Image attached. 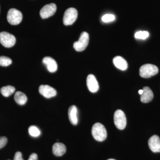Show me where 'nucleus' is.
I'll list each match as a JSON object with an SVG mask.
<instances>
[{
  "label": "nucleus",
  "instance_id": "obj_1",
  "mask_svg": "<svg viewBox=\"0 0 160 160\" xmlns=\"http://www.w3.org/2000/svg\"><path fill=\"white\" fill-rule=\"evenodd\" d=\"M92 134L93 138L98 142H103L107 138V131L102 124L96 123L92 126Z\"/></svg>",
  "mask_w": 160,
  "mask_h": 160
},
{
  "label": "nucleus",
  "instance_id": "obj_2",
  "mask_svg": "<svg viewBox=\"0 0 160 160\" xmlns=\"http://www.w3.org/2000/svg\"><path fill=\"white\" fill-rule=\"evenodd\" d=\"M157 66L150 64H146L141 66L139 70L140 76L143 78H149L157 74Z\"/></svg>",
  "mask_w": 160,
  "mask_h": 160
},
{
  "label": "nucleus",
  "instance_id": "obj_3",
  "mask_svg": "<svg viewBox=\"0 0 160 160\" xmlns=\"http://www.w3.org/2000/svg\"><path fill=\"white\" fill-rule=\"evenodd\" d=\"M7 19L8 22L11 25H18L22 20V14L18 9H11L8 11Z\"/></svg>",
  "mask_w": 160,
  "mask_h": 160
},
{
  "label": "nucleus",
  "instance_id": "obj_4",
  "mask_svg": "<svg viewBox=\"0 0 160 160\" xmlns=\"http://www.w3.org/2000/svg\"><path fill=\"white\" fill-rule=\"evenodd\" d=\"M89 42V35L86 32H82L78 41L73 44V48L78 52L82 51L86 49Z\"/></svg>",
  "mask_w": 160,
  "mask_h": 160
},
{
  "label": "nucleus",
  "instance_id": "obj_5",
  "mask_svg": "<svg viewBox=\"0 0 160 160\" xmlns=\"http://www.w3.org/2000/svg\"><path fill=\"white\" fill-rule=\"evenodd\" d=\"M78 12L77 10L73 8H70L66 9L63 17V23L65 26L71 25L77 19Z\"/></svg>",
  "mask_w": 160,
  "mask_h": 160
},
{
  "label": "nucleus",
  "instance_id": "obj_6",
  "mask_svg": "<svg viewBox=\"0 0 160 160\" xmlns=\"http://www.w3.org/2000/svg\"><path fill=\"white\" fill-rule=\"evenodd\" d=\"M16 38L13 35L7 32H2L0 33V43L6 48L12 47L16 43Z\"/></svg>",
  "mask_w": 160,
  "mask_h": 160
},
{
  "label": "nucleus",
  "instance_id": "obj_7",
  "mask_svg": "<svg viewBox=\"0 0 160 160\" xmlns=\"http://www.w3.org/2000/svg\"><path fill=\"white\" fill-rule=\"evenodd\" d=\"M126 118L124 112L118 109L114 114V122L117 128L119 129H125L126 125Z\"/></svg>",
  "mask_w": 160,
  "mask_h": 160
},
{
  "label": "nucleus",
  "instance_id": "obj_8",
  "mask_svg": "<svg viewBox=\"0 0 160 160\" xmlns=\"http://www.w3.org/2000/svg\"><path fill=\"white\" fill-rule=\"evenodd\" d=\"M57 10V6L54 3H51L44 6L40 12L42 19L47 18L54 15Z\"/></svg>",
  "mask_w": 160,
  "mask_h": 160
},
{
  "label": "nucleus",
  "instance_id": "obj_9",
  "mask_svg": "<svg viewBox=\"0 0 160 160\" xmlns=\"http://www.w3.org/2000/svg\"><path fill=\"white\" fill-rule=\"evenodd\" d=\"M39 92L46 98L54 97L57 95L56 90L48 85H41L39 88Z\"/></svg>",
  "mask_w": 160,
  "mask_h": 160
},
{
  "label": "nucleus",
  "instance_id": "obj_10",
  "mask_svg": "<svg viewBox=\"0 0 160 160\" xmlns=\"http://www.w3.org/2000/svg\"><path fill=\"white\" fill-rule=\"evenodd\" d=\"M87 86L89 91L92 92H96L98 90L99 86L97 80L93 75L89 74L86 80Z\"/></svg>",
  "mask_w": 160,
  "mask_h": 160
},
{
  "label": "nucleus",
  "instance_id": "obj_11",
  "mask_svg": "<svg viewBox=\"0 0 160 160\" xmlns=\"http://www.w3.org/2000/svg\"><path fill=\"white\" fill-rule=\"evenodd\" d=\"M148 145L152 151L160 152V139L158 135H154L151 137L148 141Z\"/></svg>",
  "mask_w": 160,
  "mask_h": 160
},
{
  "label": "nucleus",
  "instance_id": "obj_12",
  "mask_svg": "<svg viewBox=\"0 0 160 160\" xmlns=\"http://www.w3.org/2000/svg\"><path fill=\"white\" fill-rule=\"evenodd\" d=\"M42 62L46 66L49 72H54L57 70V63L52 58L50 57H46L43 58Z\"/></svg>",
  "mask_w": 160,
  "mask_h": 160
},
{
  "label": "nucleus",
  "instance_id": "obj_13",
  "mask_svg": "<svg viewBox=\"0 0 160 160\" xmlns=\"http://www.w3.org/2000/svg\"><path fill=\"white\" fill-rule=\"evenodd\" d=\"M66 146L63 143L57 142L52 146V153L56 156H62L66 153Z\"/></svg>",
  "mask_w": 160,
  "mask_h": 160
},
{
  "label": "nucleus",
  "instance_id": "obj_14",
  "mask_svg": "<svg viewBox=\"0 0 160 160\" xmlns=\"http://www.w3.org/2000/svg\"><path fill=\"white\" fill-rule=\"evenodd\" d=\"M143 92L141 95V101L143 103H148L151 102L153 98V93L149 87L146 86L143 89Z\"/></svg>",
  "mask_w": 160,
  "mask_h": 160
},
{
  "label": "nucleus",
  "instance_id": "obj_15",
  "mask_svg": "<svg viewBox=\"0 0 160 160\" xmlns=\"http://www.w3.org/2000/svg\"><path fill=\"white\" fill-rule=\"evenodd\" d=\"M113 62L118 69L121 70H126L128 68V63L126 60L121 56H116L113 58Z\"/></svg>",
  "mask_w": 160,
  "mask_h": 160
},
{
  "label": "nucleus",
  "instance_id": "obj_16",
  "mask_svg": "<svg viewBox=\"0 0 160 160\" xmlns=\"http://www.w3.org/2000/svg\"><path fill=\"white\" fill-rule=\"evenodd\" d=\"M68 116L69 121L73 125H77L78 123V109L75 106H71L68 110Z\"/></svg>",
  "mask_w": 160,
  "mask_h": 160
},
{
  "label": "nucleus",
  "instance_id": "obj_17",
  "mask_svg": "<svg viewBox=\"0 0 160 160\" xmlns=\"http://www.w3.org/2000/svg\"><path fill=\"white\" fill-rule=\"evenodd\" d=\"M14 99L16 102L20 105H24L27 101L26 95L22 92L18 91L15 94Z\"/></svg>",
  "mask_w": 160,
  "mask_h": 160
},
{
  "label": "nucleus",
  "instance_id": "obj_18",
  "mask_svg": "<svg viewBox=\"0 0 160 160\" xmlns=\"http://www.w3.org/2000/svg\"><path fill=\"white\" fill-rule=\"evenodd\" d=\"M0 91L3 96L5 97H8L14 92L15 91V88L12 86H4L1 88Z\"/></svg>",
  "mask_w": 160,
  "mask_h": 160
},
{
  "label": "nucleus",
  "instance_id": "obj_19",
  "mask_svg": "<svg viewBox=\"0 0 160 160\" xmlns=\"http://www.w3.org/2000/svg\"><path fill=\"white\" fill-rule=\"evenodd\" d=\"M28 130L29 134L33 137H38L41 134V132L39 129L36 126H30Z\"/></svg>",
  "mask_w": 160,
  "mask_h": 160
},
{
  "label": "nucleus",
  "instance_id": "obj_20",
  "mask_svg": "<svg viewBox=\"0 0 160 160\" xmlns=\"http://www.w3.org/2000/svg\"><path fill=\"white\" fill-rule=\"evenodd\" d=\"M135 38L138 39L145 40L149 36V33L147 31H138L135 34Z\"/></svg>",
  "mask_w": 160,
  "mask_h": 160
},
{
  "label": "nucleus",
  "instance_id": "obj_21",
  "mask_svg": "<svg viewBox=\"0 0 160 160\" xmlns=\"http://www.w3.org/2000/svg\"><path fill=\"white\" fill-rule=\"evenodd\" d=\"M12 61L11 59L6 56L0 57V66H8L11 65Z\"/></svg>",
  "mask_w": 160,
  "mask_h": 160
},
{
  "label": "nucleus",
  "instance_id": "obj_22",
  "mask_svg": "<svg viewBox=\"0 0 160 160\" xmlns=\"http://www.w3.org/2000/svg\"><path fill=\"white\" fill-rule=\"evenodd\" d=\"M102 19L104 22H109L114 21L115 19V17L113 14H106L103 16Z\"/></svg>",
  "mask_w": 160,
  "mask_h": 160
},
{
  "label": "nucleus",
  "instance_id": "obj_23",
  "mask_svg": "<svg viewBox=\"0 0 160 160\" xmlns=\"http://www.w3.org/2000/svg\"><path fill=\"white\" fill-rule=\"evenodd\" d=\"M7 138L6 137H0V149L3 148L7 143Z\"/></svg>",
  "mask_w": 160,
  "mask_h": 160
},
{
  "label": "nucleus",
  "instance_id": "obj_24",
  "mask_svg": "<svg viewBox=\"0 0 160 160\" xmlns=\"http://www.w3.org/2000/svg\"><path fill=\"white\" fill-rule=\"evenodd\" d=\"M14 160H24L22 158V154L20 152H18L15 154Z\"/></svg>",
  "mask_w": 160,
  "mask_h": 160
},
{
  "label": "nucleus",
  "instance_id": "obj_25",
  "mask_svg": "<svg viewBox=\"0 0 160 160\" xmlns=\"http://www.w3.org/2000/svg\"><path fill=\"white\" fill-rule=\"evenodd\" d=\"M28 160H38V155L36 153H33L30 155Z\"/></svg>",
  "mask_w": 160,
  "mask_h": 160
},
{
  "label": "nucleus",
  "instance_id": "obj_26",
  "mask_svg": "<svg viewBox=\"0 0 160 160\" xmlns=\"http://www.w3.org/2000/svg\"><path fill=\"white\" fill-rule=\"evenodd\" d=\"M143 92V89H140V90H139L138 93H139L140 95H142V94Z\"/></svg>",
  "mask_w": 160,
  "mask_h": 160
},
{
  "label": "nucleus",
  "instance_id": "obj_27",
  "mask_svg": "<svg viewBox=\"0 0 160 160\" xmlns=\"http://www.w3.org/2000/svg\"><path fill=\"white\" fill-rule=\"evenodd\" d=\"M107 160H116L113 159H108Z\"/></svg>",
  "mask_w": 160,
  "mask_h": 160
}]
</instances>
